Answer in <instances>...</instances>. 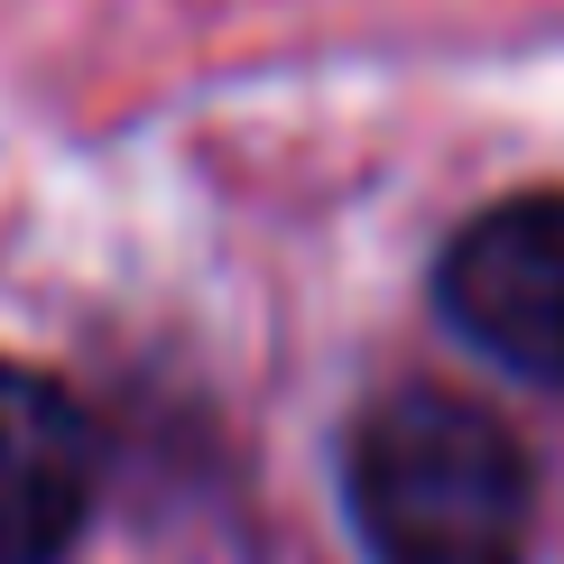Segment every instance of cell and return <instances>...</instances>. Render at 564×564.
I'll return each mask as SVG.
<instances>
[{"instance_id": "cell-1", "label": "cell", "mask_w": 564, "mask_h": 564, "mask_svg": "<svg viewBox=\"0 0 564 564\" xmlns=\"http://www.w3.org/2000/svg\"><path fill=\"white\" fill-rule=\"evenodd\" d=\"M343 500L370 564H528L536 536L519 435L454 389H389L351 426Z\"/></svg>"}, {"instance_id": "cell-2", "label": "cell", "mask_w": 564, "mask_h": 564, "mask_svg": "<svg viewBox=\"0 0 564 564\" xmlns=\"http://www.w3.org/2000/svg\"><path fill=\"white\" fill-rule=\"evenodd\" d=\"M454 334L519 380H564V195H509L473 214L435 278Z\"/></svg>"}, {"instance_id": "cell-3", "label": "cell", "mask_w": 564, "mask_h": 564, "mask_svg": "<svg viewBox=\"0 0 564 564\" xmlns=\"http://www.w3.org/2000/svg\"><path fill=\"white\" fill-rule=\"evenodd\" d=\"M93 426L46 370L0 361V564H65L93 519Z\"/></svg>"}]
</instances>
